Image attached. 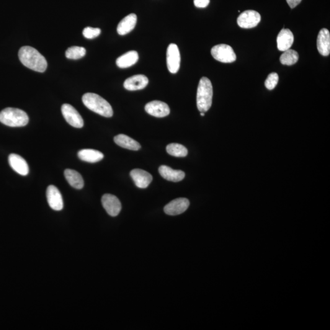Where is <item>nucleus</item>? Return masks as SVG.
<instances>
[{
  "label": "nucleus",
  "mask_w": 330,
  "mask_h": 330,
  "mask_svg": "<svg viewBox=\"0 0 330 330\" xmlns=\"http://www.w3.org/2000/svg\"><path fill=\"white\" fill-rule=\"evenodd\" d=\"M159 173L165 179L174 182L181 181L185 176V172L181 170H174L165 165L159 167Z\"/></svg>",
  "instance_id": "18"
},
{
  "label": "nucleus",
  "mask_w": 330,
  "mask_h": 330,
  "mask_svg": "<svg viewBox=\"0 0 330 330\" xmlns=\"http://www.w3.org/2000/svg\"><path fill=\"white\" fill-rule=\"evenodd\" d=\"M137 16L135 14H130L124 18L118 25L117 32L118 34L124 36L128 34L135 28Z\"/></svg>",
  "instance_id": "19"
},
{
  "label": "nucleus",
  "mask_w": 330,
  "mask_h": 330,
  "mask_svg": "<svg viewBox=\"0 0 330 330\" xmlns=\"http://www.w3.org/2000/svg\"><path fill=\"white\" fill-rule=\"evenodd\" d=\"M190 206V201L187 198H180L172 200L165 206L164 212L169 215H177L184 213Z\"/></svg>",
  "instance_id": "9"
},
{
  "label": "nucleus",
  "mask_w": 330,
  "mask_h": 330,
  "mask_svg": "<svg viewBox=\"0 0 330 330\" xmlns=\"http://www.w3.org/2000/svg\"><path fill=\"white\" fill-rule=\"evenodd\" d=\"M166 151L171 156L177 157H186L188 154L187 149L182 144L177 143L168 144L166 147Z\"/></svg>",
  "instance_id": "25"
},
{
  "label": "nucleus",
  "mask_w": 330,
  "mask_h": 330,
  "mask_svg": "<svg viewBox=\"0 0 330 330\" xmlns=\"http://www.w3.org/2000/svg\"><path fill=\"white\" fill-rule=\"evenodd\" d=\"M67 181L74 189L81 190L84 187V180L79 172L71 169H67L64 171Z\"/></svg>",
  "instance_id": "23"
},
{
  "label": "nucleus",
  "mask_w": 330,
  "mask_h": 330,
  "mask_svg": "<svg viewBox=\"0 0 330 330\" xmlns=\"http://www.w3.org/2000/svg\"><path fill=\"white\" fill-rule=\"evenodd\" d=\"M201 115L202 116V117H204V116L205 115V113L204 112H201Z\"/></svg>",
  "instance_id": "31"
},
{
  "label": "nucleus",
  "mask_w": 330,
  "mask_h": 330,
  "mask_svg": "<svg viewBox=\"0 0 330 330\" xmlns=\"http://www.w3.org/2000/svg\"><path fill=\"white\" fill-rule=\"evenodd\" d=\"M114 141L118 146L129 150L138 151L141 148V145L138 142L124 134L116 136Z\"/></svg>",
  "instance_id": "21"
},
{
  "label": "nucleus",
  "mask_w": 330,
  "mask_h": 330,
  "mask_svg": "<svg viewBox=\"0 0 330 330\" xmlns=\"http://www.w3.org/2000/svg\"><path fill=\"white\" fill-rule=\"evenodd\" d=\"M101 33V30L98 28L86 27L82 32V35L87 39H94L99 36Z\"/></svg>",
  "instance_id": "28"
},
{
  "label": "nucleus",
  "mask_w": 330,
  "mask_h": 330,
  "mask_svg": "<svg viewBox=\"0 0 330 330\" xmlns=\"http://www.w3.org/2000/svg\"><path fill=\"white\" fill-rule=\"evenodd\" d=\"M0 122L9 127H24L29 122V118L24 111L7 108L0 112Z\"/></svg>",
  "instance_id": "4"
},
{
  "label": "nucleus",
  "mask_w": 330,
  "mask_h": 330,
  "mask_svg": "<svg viewBox=\"0 0 330 330\" xmlns=\"http://www.w3.org/2000/svg\"><path fill=\"white\" fill-rule=\"evenodd\" d=\"M286 1H287L289 6L293 9L300 3L301 0H286Z\"/></svg>",
  "instance_id": "30"
},
{
  "label": "nucleus",
  "mask_w": 330,
  "mask_h": 330,
  "mask_svg": "<svg viewBox=\"0 0 330 330\" xmlns=\"http://www.w3.org/2000/svg\"><path fill=\"white\" fill-rule=\"evenodd\" d=\"M279 81V76L278 74L273 72L269 75L265 82V86L268 89L272 90L277 86Z\"/></svg>",
  "instance_id": "27"
},
{
  "label": "nucleus",
  "mask_w": 330,
  "mask_h": 330,
  "mask_svg": "<svg viewBox=\"0 0 330 330\" xmlns=\"http://www.w3.org/2000/svg\"><path fill=\"white\" fill-rule=\"evenodd\" d=\"M149 80L145 76L136 75L125 80L124 86L128 91H137L145 88Z\"/></svg>",
  "instance_id": "15"
},
{
  "label": "nucleus",
  "mask_w": 330,
  "mask_h": 330,
  "mask_svg": "<svg viewBox=\"0 0 330 330\" xmlns=\"http://www.w3.org/2000/svg\"><path fill=\"white\" fill-rule=\"evenodd\" d=\"M145 110L148 114L157 118H164L170 113L168 105L159 100L149 102L146 105Z\"/></svg>",
  "instance_id": "11"
},
{
  "label": "nucleus",
  "mask_w": 330,
  "mask_h": 330,
  "mask_svg": "<svg viewBox=\"0 0 330 330\" xmlns=\"http://www.w3.org/2000/svg\"><path fill=\"white\" fill-rule=\"evenodd\" d=\"M9 164L13 169L22 176H27L29 172L27 162L19 155L11 154L8 158Z\"/></svg>",
  "instance_id": "14"
},
{
  "label": "nucleus",
  "mask_w": 330,
  "mask_h": 330,
  "mask_svg": "<svg viewBox=\"0 0 330 330\" xmlns=\"http://www.w3.org/2000/svg\"><path fill=\"white\" fill-rule=\"evenodd\" d=\"M261 17L259 12L248 10L244 11L239 15L237 19V24L240 27L249 29L256 27L259 24Z\"/></svg>",
  "instance_id": "7"
},
{
  "label": "nucleus",
  "mask_w": 330,
  "mask_h": 330,
  "mask_svg": "<svg viewBox=\"0 0 330 330\" xmlns=\"http://www.w3.org/2000/svg\"><path fill=\"white\" fill-rule=\"evenodd\" d=\"M82 101L88 109L97 113L102 117H113V111L112 106L106 100L94 93H86L82 97Z\"/></svg>",
  "instance_id": "2"
},
{
  "label": "nucleus",
  "mask_w": 330,
  "mask_h": 330,
  "mask_svg": "<svg viewBox=\"0 0 330 330\" xmlns=\"http://www.w3.org/2000/svg\"><path fill=\"white\" fill-rule=\"evenodd\" d=\"M47 199L50 207L54 210L59 211L63 208V198L60 192L54 185H51L47 189Z\"/></svg>",
  "instance_id": "12"
},
{
  "label": "nucleus",
  "mask_w": 330,
  "mask_h": 330,
  "mask_svg": "<svg viewBox=\"0 0 330 330\" xmlns=\"http://www.w3.org/2000/svg\"><path fill=\"white\" fill-rule=\"evenodd\" d=\"M298 59V53L295 50L289 49L284 51L280 59L281 63L283 65L292 66L296 63Z\"/></svg>",
  "instance_id": "24"
},
{
  "label": "nucleus",
  "mask_w": 330,
  "mask_h": 330,
  "mask_svg": "<svg viewBox=\"0 0 330 330\" xmlns=\"http://www.w3.org/2000/svg\"><path fill=\"white\" fill-rule=\"evenodd\" d=\"M214 59L223 63H231L236 60V55L233 48L228 45L219 44L211 50Z\"/></svg>",
  "instance_id": "5"
},
{
  "label": "nucleus",
  "mask_w": 330,
  "mask_h": 330,
  "mask_svg": "<svg viewBox=\"0 0 330 330\" xmlns=\"http://www.w3.org/2000/svg\"><path fill=\"white\" fill-rule=\"evenodd\" d=\"M210 0H194V4L196 7L204 8L207 7L209 4Z\"/></svg>",
  "instance_id": "29"
},
{
  "label": "nucleus",
  "mask_w": 330,
  "mask_h": 330,
  "mask_svg": "<svg viewBox=\"0 0 330 330\" xmlns=\"http://www.w3.org/2000/svg\"><path fill=\"white\" fill-rule=\"evenodd\" d=\"M317 47L320 54L327 56L330 53V34L329 31L323 28L319 33L317 40Z\"/></svg>",
  "instance_id": "16"
},
{
  "label": "nucleus",
  "mask_w": 330,
  "mask_h": 330,
  "mask_svg": "<svg viewBox=\"0 0 330 330\" xmlns=\"http://www.w3.org/2000/svg\"><path fill=\"white\" fill-rule=\"evenodd\" d=\"M102 204L108 215L117 216L121 210V203L118 198L111 194H105L102 198Z\"/></svg>",
  "instance_id": "10"
},
{
  "label": "nucleus",
  "mask_w": 330,
  "mask_h": 330,
  "mask_svg": "<svg viewBox=\"0 0 330 330\" xmlns=\"http://www.w3.org/2000/svg\"><path fill=\"white\" fill-rule=\"evenodd\" d=\"M61 112L67 122L72 127L79 128L83 127L84 121L82 116L72 105L63 104L61 107Z\"/></svg>",
  "instance_id": "6"
},
{
  "label": "nucleus",
  "mask_w": 330,
  "mask_h": 330,
  "mask_svg": "<svg viewBox=\"0 0 330 330\" xmlns=\"http://www.w3.org/2000/svg\"><path fill=\"white\" fill-rule=\"evenodd\" d=\"M86 53V50L84 47L73 46L66 51V56L70 59H79L83 57Z\"/></svg>",
  "instance_id": "26"
},
{
  "label": "nucleus",
  "mask_w": 330,
  "mask_h": 330,
  "mask_svg": "<svg viewBox=\"0 0 330 330\" xmlns=\"http://www.w3.org/2000/svg\"><path fill=\"white\" fill-rule=\"evenodd\" d=\"M130 176L136 186L140 189H146L153 181V179L150 173L141 169H133L130 172Z\"/></svg>",
  "instance_id": "13"
},
{
  "label": "nucleus",
  "mask_w": 330,
  "mask_h": 330,
  "mask_svg": "<svg viewBox=\"0 0 330 330\" xmlns=\"http://www.w3.org/2000/svg\"><path fill=\"white\" fill-rule=\"evenodd\" d=\"M166 63L167 69L171 74H176L179 71L180 64V51L175 43H171L167 47Z\"/></svg>",
  "instance_id": "8"
},
{
  "label": "nucleus",
  "mask_w": 330,
  "mask_h": 330,
  "mask_svg": "<svg viewBox=\"0 0 330 330\" xmlns=\"http://www.w3.org/2000/svg\"><path fill=\"white\" fill-rule=\"evenodd\" d=\"M213 87L207 77H203L198 85L197 97L198 109L205 113L210 109L212 104Z\"/></svg>",
  "instance_id": "3"
},
{
  "label": "nucleus",
  "mask_w": 330,
  "mask_h": 330,
  "mask_svg": "<svg viewBox=\"0 0 330 330\" xmlns=\"http://www.w3.org/2000/svg\"><path fill=\"white\" fill-rule=\"evenodd\" d=\"M138 59V54L136 51H129L117 59V64L119 68H127L137 63Z\"/></svg>",
  "instance_id": "22"
},
{
  "label": "nucleus",
  "mask_w": 330,
  "mask_h": 330,
  "mask_svg": "<svg viewBox=\"0 0 330 330\" xmlns=\"http://www.w3.org/2000/svg\"><path fill=\"white\" fill-rule=\"evenodd\" d=\"M294 41V37L289 29L281 30L277 37V45L278 50L285 51L290 49Z\"/></svg>",
  "instance_id": "17"
},
{
  "label": "nucleus",
  "mask_w": 330,
  "mask_h": 330,
  "mask_svg": "<svg viewBox=\"0 0 330 330\" xmlns=\"http://www.w3.org/2000/svg\"><path fill=\"white\" fill-rule=\"evenodd\" d=\"M19 58L27 68L39 72H44L47 68V62L35 48L24 46L20 49Z\"/></svg>",
  "instance_id": "1"
},
{
  "label": "nucleus",
  "mask_w": 330,
  "mask_h": 330,
  "mask_svg": "<svg viewBox=\"0 0 330 330\" xmlns=\"http://www.w3.org/2000/svg\"><path fill=\"white\" fill-rule=\"evenodd\" d=\"M78 157L82 161L88 163H96L104 159V156L101 152L94 149H82L78 153Z\"/></svg>",
  "instance_id": "20"
}]
</instances>
